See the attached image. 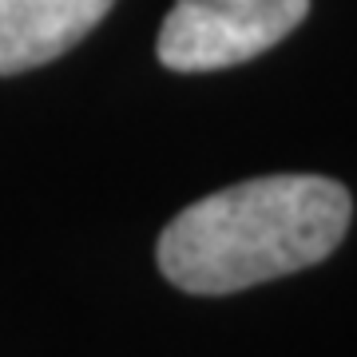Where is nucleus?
Wrapping results in <instances>:
<instances>
[{"mask_svg": "<svg viewBox=\"0 0 357 357\" xmlns=\"http://www.w3.org/2000/svg\"><path fill=\"white\" fill-rule=\"evenodd\" d=\"M115 0H0V76L32 72L76 48Z\"/></svg>", "mask_w": 357, "mask_h": 357, "instance_id": "nucleus-3", "label": "nucleus"}, {"mask_svg": "<svg viewBox=\"0 0 357 357\" xmlns=\"http://www.w3.org/2000/svg\"><path fill=\"white\" fill-rule=\"evenodd\" d=\"M306 13L310 0H175L155 52L171 72H218L282 44Z\"/></svg>", "mask_w": 357, "mask_h": 357, "instance_id": "nucleus-2", "label": "nucleus"}, {"mask_svg": "<svg viewBox=\"0 0 357 357\" xmlns=\"http://www.w3.org/2000/svg\"><path fill=\"white\" fill-rule=\"evenodd\" d=\"M349 191L321 175H266L191 203L159 238V270L187 294H238L330 258Z\"/></svg>", "mask_w": 357, "mask_h": 357, "instance_id": "nucleus-1", "label": "nucleus"}]
</instances>
